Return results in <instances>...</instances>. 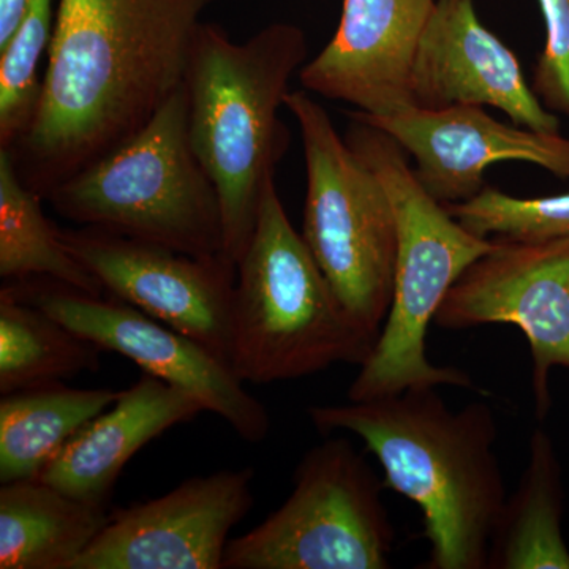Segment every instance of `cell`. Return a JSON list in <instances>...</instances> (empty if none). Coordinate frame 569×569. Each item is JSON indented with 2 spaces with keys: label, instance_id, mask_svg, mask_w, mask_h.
I'll return each instance as SVG.
<instances>
[{
  "label": "cell",
  "instance_id": "6da1fadb",
  "mask_svg": "<svg viewBox=\"0 0 569 569\" xmlns=\"http://www.w3.org/2000/svg\"><path fill=\"white\" fill-rule=\"evenodd\" d=\"M216 0H59L36 114L9 149L43 200L133 137L182 84Z\"/></svg>",
  "mask_w": 569,
  "mask_h": 569
},
{
  "label": "cell",
  "instance_id": "7a4b0ae2",
  "mask_svg": "<svg viewBox=\"0 0 569 569\" xmlns=\"http://www.w3.org/2000/svg\"><path fill=\"white\" fill-rule=\"evenodd\" d=\"M323 436L361 438L383 468L385 488L421 509L425 569H488L490 538L507 503L496 455L497 421L478 400L449 410L437 387L307 410Z\"/></svg>",
  "mask_w": 569,
  "mask_h": 569
},
{
  "label": "cell",
  "instance_id": "3957f363",
  "mask_svg": "<svg viewBox=\"0 0 569 569\" xmlns=\"http://www.w3.org/2000/svg\"><path fill=\"white\" fill-rule=\"evenodd\" d=\"M307 58L305 32L271 24L233 41L203 22L183 82L193 151L219 192L223 253L238 266L252 239L266 187L290 144L280 121L288 84Z\"/></svg>",
  "mask_w": 569,
  "mask_h": 569
},
{
  "label": "cell",
  "instance_id": "277c9868",
  "mask_svg": "<svg viewBox=\"0 0 569 569\" xmlns=\"http://www.w3.org/2000/svg\"><path fill=\"white\" fill-rule=\"evenodd\" d=\"M343 138L383 182L397 219L391 307L372 353L348 388V400L361 402L441 385L488 396L486 389L475 387L466 370L432 365L426 337L452 284L468 266L493 249L496 239L468 231L427 192L406 149L391 134L351 119Z\"/></svg>",
  "mask_w": 569,
  "mask_h": 569
},
{
  "label": "cell",
  "instance_id": "5b68a950",
  "mask_svg": "<svg viewBox=\"0 0 569 569\" xmlns=\"http://www.w3.org/2000/svg\"><path fill=\"white\" fill-rule=\"evenodd\" d=\"M378 336L359 325L326 279L277 193L266 187L252 239L238 263L231 358L244 383L361 367Z\"/></svg>",
  "mask_w": 569,
  "mask_h": 569
},
{
  "label": "cell",
  "instance_id": "8992f818",
  "mask_svg": "<svg viewBox=\"0 0 569 569\" xmlns=\"http://www.w3.org/2000/svg\"><path fill=\"white\" fill-rule=\"evenodd\" d=\"M63 219L192 257L223 254L219 192L193 151L182 82L133 137L52 190Z\"/></svg>",
  "mask_w": 569,
  "mask_h": 569
},
{
  "label": "cell",
  "instance_id": "52a82bcc",
  "mask_svg": "<svg viewBox=\"0 0 569 569\" xmlns=\"http://www.w3.org/2000/svg\"><path fill=\"white\" fill-rule=\"evenodd\" d=\"M284 108L293 114L305 146L302 238L348 312L378 336L395 288L397 219L391 197L307 91L288 92Z\"/></svg>",
  "mask_w": 569,
  "mask_h": 569
},
{
  "label": "cell",
  "instance_id": "ba28073f",
  "mask_svg": "<svg viewBox=\"0 0 569 569\" xmlns=\"http://www.w3.org/2000/svg\"><path fill=\"white\" fill-rule=\"evenodd\" d=\"M383 488L348 438H328L296 467L282 507L230 539L223 569L391 568L396 531Z\"/></svg>",
  "mask_w": 569,
  "mask_h": 569
},
{
  "label": "cell",
  "instance_id": "9c48e42d",
  "mask_svg": "<svg viewBox=\"0 0 569 569\" xmlns=\"http://www.w3.org/2000/svg\"><path fill=\"white\" fill-rule=\"evenodd\" d=\"M0 293L37 306L102 351L122 355L144 373L192 392L242 440L260 443L271 430L268 408L230 365L203 343L116 298L81 293L43 277L3 284Z\"/></svg>",
  "mask_w": 569,
  "mask_h": 569
},
{
  "label": "cell",
  "instance_id": "30bf717a",
  "mask_svg": "<svg viewBox=\"0 0 569 569\" xmlns=\"http://www.w3.org/2000/svg\"><path fill=\"white\" fill-rule=\"evenodd\" d=\"M441 302L433 323L462 331L482 325L518 326L533 361L537 418L548 417L552 367L569 370V236L545 241L493 238Z\"/></svg>",
  "mask_w": 569,
  "mask_h": 569
},
{
  "label": "cell",
  "instance_id": "8fae6325",
  "mask_svg": "<svg viewBox=\"0 0 569 569\" xmlns=\"http://www.w3.org/2000/svg\"><path fill=\"white\" fill-rule=\"evenodd\" d=\"M58 231L104 293L192 337L230 365L238 266L227 257H192L93 227Z\"/></svg>",
  "mask_w": 569,
  "mask_h": 569
},
{
  "label": "cell",
  "instance_id": "7c38bea8",
  "mask_svg": "<svg viewBox=\"0 0 569 569\" xmlns=\"http://www.w3.org/2000/svg\"><path fill=\"white\" fill-rule=\"evenodd\" d=\"M253 478L249 467L220 470L111 512L71 569H223L230 531L254 503Z\"/></svg>",
  "mask_w": 569,
  "mask_h": 569
},
{
  "label": "cell",
  "instance_id": "4fadbf2b",
  "mask_svg": "<svg viewBox=\"0 0 569 569\" xmlns=\"http://www.w3.org/2000/svg\"><path fill=\"white\" fill-rule=\"evenodd\" d=\"M351 119L383 130L415 160V173L441 204L463 203L485 190L490 164L516 160L569 179V138L508 126L485 107L462 104L445 110L408 107L389 114L348 112Z\"/></svg>",
  "mask_w": 569,
  "mask_h": 569
},
{
  "label": "cell",
  "instance_id": "5bb4252c",
  "mask_svg": "<svg viewBox=\"0 0 569 569\" xmlns=\"http://www.w3.org/2000/svg\"><path fill=\"white\" fill-rule=\"evenodd\" d=\"M410 97L422 110L492 107L516 126L560 132L559 116L539 102L518 56L479 21L473 0H436L415 56Z\"/></svg>",
  "mask_w": 569,
  "mask_h": 569
},
{
  "label": "cell",
  "instance_id": "9a60e30c",
  "mask_svg": "<svg viewBox=\"0 0 569 569\" xmlns=\"http://www.w3.org/2000/svg\"><path fill=\"white\" fill-rule=\"evenodd\" d=\"M436 0H343L339 28L299 70L306 91L365 114L413 107L410 78Z\"/></svg>",
  "mask_w": 569,
  "mask_h": 569
},
{
  "label": "cell",
  "instance_id": "2e32d148",
  "mask_svg": "<svg viewBox=\"0 0 569 569\" xmlns=\"http://www.w3.org/2000/svg\"><path fill=\"white\" fill-rule=\"evenodd\" d=\"M203 411L192 392L144 373L82 427L39 478L82 501L110 507L116 482L130 459Z\"/></svg>",
  "mask_w": 569,
  "mask_h": 569
},
{
  "label": "cell",
  "instance_id": "e0dca14e",
  "mask_svg": "<svg viewBox=\"0 0 569 569\" xmlns=\"http://www.w3.org/2000/svg\"><path fill=\"white\" fill-rule=\"evenodd\" d=\"M111 518L110 507L40 478L0 486V569H71Z\"/></svg>",
  "mask_w": 569,
  "mask_h": 569
},
{
  "label": "cell",
  "instance_id": "ac0fdd59",
  "mask_svg": "<svg viewBox=\"0 0 569 569\" xmlns=\"http://www.w3.org/2000/svg\"><path fill=\"white\" fill-rule=\"evenodd\" d=\"M114 389L63 383L0 399V485L39 478L78 432L118 400Z\"/></svg>",
  "mask_w": 569,
  "mask_h": 569
},
{
  "label": "cell",
  "instance_id": "d6986e66",
  "mask_svg": "<svg viewBox=\"0 0 569 569\" xmlns=\"http://www.w3.org/2000/svg\"><path fill=\"white\" fill-rule=\"evenodd\" d=\"M563 482L552 438L537 429L516 492L490 538L488 569H569L561 533Z\"/></svg>",
  "mask_w": 569,
  "mask_h": 569
},
{
  "label": "cell",
  "instance_id": "ffe728a7",
  "mask_svg": "<svg viewBox=\"0 0 569 569\" xmlns=\"http://www.w3.org/2000/svg\"><path fill=\"white\" fill-rule=\"evenodd\" d=\"M41 200L22 181L9 149L0 148V277L7 282L43 277L100 298L102 284L63 246Z\"/></svg>",
  "mask_w": 569,
  "mask_h": 569
},
{
  "label": "cell",
  "instance_id": "44dd1931",
  "mask_svg": "<svg viewBox=\"0 0 569 569\" xmlns=\"http://www.w3.org/2000/svg\"><path fill=\"white\" fill-rule=\"evenodd\" d=\"M96 343L37 306L0 293V395L63 383L100 367Z\"/></svg>",
  "mask_w": 569,
  "mask_h": 569
},
{
  "label": "cell",
  "instance_id": "7402d4cb",
  "mask_svg": "<svg viewBox=\"0 0 569 569\" xmlns=\"http://www.w3.org/2000/svg\"><path fill=\"white\" fill-rule=\"evenodd\" d=\"M52 0H28L17 31L0 48V148L11 149L36 114L39 66L54 31Z\"/></svg>",
  "mask_w": 569,
  "mask_h": 569
},
{
  "label": "cell",
  "instance_id": "603a6c76",
  "mask_svg": "<svg viewBox=\"0 0 569 569\" xmlns=\"http://www.w3.org/2000/svg\"><path fill=\"white\" fill-rule=\"evenodd\" d=\"M448 212L481 238L545 241L569 236V192L542 198H518L486 186L463 203L445 204Z\"/></svg>",
  "mask_w": 569,
  "mask_h": 569
},
{
  "label": "cell",
  "instance_id": "cb8c5ba5",
  "mask_svg": "<svg viewBox=\"0 0 569 569\" xmlns=\"http://www.w3.org/2000/svg\"><path fill=\"white\" fill-rule=\"evenodd\" d=\"M546 24L545 50L531 89L542 107L569 119V0H538Z\"/></svg>",
  "mask_w": 569,
  "mask_h": 569
},
{
  "label": "cell",
  "instance_id": "d4e9b609",
  "mask_svg": "<svg viewBox=\"0 0 569 569\" xmlns=\"http://www.w3.org/2000/svg\"><path fill=\"white\" fill-rule=\"evenodd\" d=\"M26 6L28 0H0V48L9 41L11 33L17 31Z\"/></svg>",
  "mask_w": 569,
  "mask_h": 569
}]
</instances>
